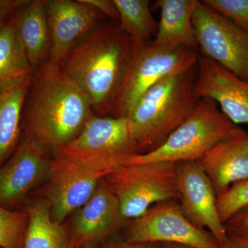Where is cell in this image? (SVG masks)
I'll return each instance as SVG.
<instances>
[{
    "mask_svg": "<svg viewBox=\"0 0 248 248\" xmlns=\"http://www.w3.org/2000/svg\"><path fill=\"white\" fill-rule=\"evenodd\" d=\"M31 87L25 137L58 155L94 115L91 102L61 68L48 62L36 72Z\"/></svg>",
    "mask_w": 248,
    "mask_h": 248,
    "instance_id": "6da1fadb",
    "label": "cell"
},
{
    "mask_svg": "<svg viewBox=\"0 0 248 248\" xmlns=\"http://www.w3.org/2000/svg\"><path fill=\"white\" fill-rule=\"evenodd\" d=\"M136 46L118 25L103 22L62 65V71L84 91L100 117H110Z\"/></svg>",
    "mask_w": 248,
    "mask_h": 248,
    "instance_id": "7a4b0ae2",
    "label": "cell"
},
{
    "mask_svg": "<svg viewBox=\"0 0 248 248\" xmlns=\"http://www.w3.org/2000/svg\"><path fill=\"white\" fill-rule=\"evenodd\" d=\"M196 76L197 66L171 75L135 104L126 119L136 154L161 146L195 110L200 100L195 91Z\"/></svg>",
    "mask_w": 248,
    "mask_h": 248,
    "instance_id": "3957f363",
    "label": "cell"
},
{
    "mask_svg": "<svg viewBox=\"0 0 248 248\" xmlns=\"http://www.w3.org/2000/svg\"><path fill=\"white\" fill-rule=\"evenodd\" d=\"M246 131L231 122L209 98H202L190 116L161 145L149 153L135 154L124 165L197 161L214 146Z\"/></svg>",
    "mask_w": 248,
    "mask_h": 248,
    "instance_id": "277c9868",
    "label": "cell"
},
{
    "mask_svg": "<svg viewBox=\"0 0 248 248\" xmlns=\"http://www.w3.org/2000/svg\"><path fill=\"white\" fill-rule=\"evenodd\" d=\"M105 179L128 221L141 217L155 204L179 200L174 163L124 165Z\"/></svg>",
    "mask_w": 248,
    "mask_h": 248,
    "instance_id": "5b68a950",
    "label": "cell"
},
{
    "mask_svg": "<svg viewBox=\"0 0 248 248\" xmlns=\"http://www.w3.org/2000/svg\"><path fill=\"white\" fill-rule=\"evenodd\" d=\"M199 58L196 50L163 48L153 41L137 45L110 117L127 118L148 90L171 75L197 66Z\"/></svg>",
    "mask_w": 248,
    "mask_h": 248,
    "instance_id": "8992f818",
    "label": "cell"
},
{
    "mask_svg": "<svg viewBox=\"0 0 248 248\" xmlns=\"http://www.w3.org/2000/svg\"><path fill=\"white\" fill-rule=\"evenodd\" d=\"M135 154L126 118L94 115L79 135L58 153L108 175Z\"/></svg>",
    "mask_w": 248,
    "mask_h": 248,
    "instance_id": "52a82bcc",
    "label": "cell"
},
{
    "mask_svg": "<svg viewBox=\"0 0 248 248\" xmlns=\"http://www.w3.org/2000/svg\"><path fill=\"white\" fill-rule=\"evenodd\" d=\"M192 22L200 56L248 81V32L203 1L197 3Z\"/></svg>",
    "mask_w": 248,
    "mask_h": 248,
    "instance_id": "ba28073f",
    "label": "cell"
},
{
    "mask_svg": "<svg viewBox=\"0 0 248 248\" xmlns=\"http://www.w3.org/2000/svg\"><path fill=\"white\" fill-rule=\"evenodd\" d=\"M127 243L177 244L196 248H221L213 234L194 226L183 213L177 200L155 204L124 228Z\"/></svg>",
    "mask_w": 248,
    "mask_h": 248,
    "instance_id": "9c48e42d",
    "label": "cell"
},
{
    "mask_svg": "<svg viewBox=\"0 0 248 248\" xmlns=\"http://www.w3.org/2000/svg\"><path fill=\"white\" fill-rule=\"evenodd\" d=\"M107 176L99 170L58 155L51 160L46 191L45 200L50 205L52 218L62 223L90 200Z\"/></svg>",
    "mask_w": 248,
    "mask_h": 248,
    "instance_id": "30bf717a",
    "label": "cell"
},
{
    "mask_svg": "<svg viewBox=\"0 0 248 248\" xmlns=\"http://www.w3.org/2000/svg\"><path fill=\"white\" fill-rule=\"evenodd\" d=\"M176 183L183 213L196 227L210 232L221 248L228 239L217 208L213 184L197 161L175 164Z\"/></svg>",
    "mask_w": 248,
    "mask_h": 248,
    "instance_id": "8fae6325",
    "label": "cell"
},
{
    "mask_svg": "<svg viewBox=\"0 0 248 248\" xmlns=\"http://www.w3.org/2000/svg\"><path fill=\"white\" fill-rule=\"evenodd\" d=\"M50 30V64L61 68L73 48L105 16L83 0H45Z\"/></svg>",
    "mask_w": 248,
    "mask_h": 248,
    "instance_id": "7c38bea8",
    "label": "cell"
},
{
    "mask_svg": "<svg viewBox=\"0 0 248 248\" xmlns=\"http://www.w3.org/2000/svg\"><path fill=\"white\" fill-rule=\"evenodd\" d=\"M50 163L46 153L24 137L0 166V206L14 210L22 204L32 189L48 179Z\"/></svg>",
    "mask_w": 248,
    "mask_h": 248,
    "instance_id": "4fadbf2b",
    "label": "cell"
},
{
    "mask_svg": "<svg viewBox=\"0 0 248 248\" xmlns=\"http://www.w3.org/2000/svg\"><path fill=\"white\" fill-rule=\"evenodd\" d=\"M117 197L105 178L90 200L78 209L71 232L77 248H99L126 225Z\"/></svg>",
    "mask_w": 248,
    "mask_h": 248,
    "instance_id": "5bb4252c",
    "label": "cell"
},
{
    "mask_svg": "<svg viewBox=\"0 0 248 248\" xmlns=\"http://www.w3.org/2000/svg\"><path fill=\"white\" fill-rule=\"evenodd\" d=\"M195 91L200 99L209 98L218 104L232 123L248 124V81L213 60L200 56Z\"/></svg>",
    "mask_w": 248,
    "mask_h": 248,
    "instance_id": "9a60e30c",
    "label": "cell"
},
{
    "mask_svg": "<svg viewBox=\"0 0 248 248\" xmlns=\"http://www.w3.org/2000/svg\"><path fill=\"white\" fill-rule=\"evenodd\" d=\"M248 133L221 142L197 161L210 179L217 197L248 179Z\"/></svg>",
    "mask_w": 248,
    "mask_h": 248,
    "instance_id": "2e32d148",
    "label": "cell"
},
{
    "mask_svg": "<svg viewBox=\"0 0 248 248\" xmlns=\"http://www.w3.org/2000/svg\"><path fill=\"white\" fill-rule=\"evenodd\" d=\"M197 0H159L161 19L153 43L163 48L198 49L195 29L194 11Z\"/></svg>",
    "mask_w": 248,
    "mask_h": 248,
    "instance_id": "e0dca14e",
    "label": "cell"
},
{
    "mask_svg": "<svg viewBox=\"0 0 248 248\" xmlns=\"http://www.w3.org/2000/svg\"><path fill=\"white\" fill-rule=\"evenodd\" d=\"M18 34L32 70L42 67L50 51V30L45 0H32L15 13Z\"/></svg>",
    "mask_w": 248,
    "mask_h": 248,
    "instance_id": "ac0fdd59",
    "label": "cell"
},
{
    "mask_svg": "<svg viewBox=\"0 0 248 248\" xmlns=\"http://www.w3.org/2000/svg\"><path fill=\"white\" fill-rule=\"evenodd\" d=\"M15 13L0 27V93L33 79L34 71L18 34Z\"/></svg>",
    "mask_w": 248,
    "mask_h": 248,
    "instance_id": "d6986e66",
    "label": "cell"
},
{
    "mask_svg": "<svg viewBox=\"0 0 248 248\" xmlns=\"http://www.w3.org/2000/svg\"><path fill=\"white\" fill-rule=\"evenodd\" d=\"M29 220L23 248H78L71 232L52 218L46 200L27 207Z\"/></svg>",
    "mask_w": 248,
    "mask_h": 248,
    "instance_id": "ffe728a7",
    "label": "cell"
},
{
    "mask_svg": "<svg viewBox=\"0 0 248 248\" xmlns=\"http://www.w3.org/2000/svg\"><path fill=\"white\" fill-rule=\"evenodd\" d=\"M32 81L0 93V166L18 146L22 111Z\"/></svg>",
    "mask_w": 248,
    "mask_h": 248,
    "instance_id": "44dd1931",
    "label": "cell"
},
{
    "mask_svg": "<svg viewBox=\"0 0 248 248\" xmlns=\"http://www.w3.org/2000/svg\"><path fill=\"white\" fill-rule=\"evenodd\" d=\"M119 14L121 31L127 34L136 45L152 42L158 30L148 0H114Z\"/></svg>",
    "mask_w": 248,
    "mask_h": 248,
    "instance_id": "7402d4cb",
    "label": "cell"
},
{
    "mask_svg": "<svg viewBox=\"0 0 248 248\" xmlns=\"http://www.w3.org/2000/svg\"><path fill=\"white\" fill-rule=\"evenodd\" d=\"M28 220L27 208L14 210L0 206V248H23Z\"/></svg>",
    "mask_w": 248,
    "mask_h": 248,
    "instance_id": "603a6c76",
    "label": "cell"
},
{
    "mask_svg": "<svg viewBox=\"0 0 248 248\" xmlns=\"http://www.w3.org/2000/svg\"><path fill=\"white\" fill-rule=\"evenodd\" d=\"M248 205V179L236 183L226 192L217 197V208L223 223Z\"/></svg>",
    "mask_w": 248,
    "mask_h": 248,
    "instance_id": "cb8c5ba5",
    "label": "cell"
},
{
    "mask_svg": "<svg viewBox=\"0 0 248 248\" xmlns=\"http://www.w3.org/2000/svg\"><path fill=\"white\" fill-rule=\"evenodd\" d=\"M203 1L248 32V0H205Z\"/></svg>",
    "mask_w": 248,
    "mask_h": 248,
    "instance_id": "d4e9b609",
    "label": "cell"
},
{
    "mask_svg": "<svg viewBox=\"0 0 248 248\" xmlns=\"http://www.w3.org/2000/svg\"><path fill=\"white\" fill-rule=\"evenodd\" d=\"M224 225L228 234L248 239V205L234 213Z\"/></svg>",
    "mask_w": 248,
    "mask_h": 248,
    "instance_id": "484cf974",
    "label": "cell"
},
{
    "mask_svg": "<svg viewBox=\"0 0 248 248\" xmlns=\"http://www.w3.org/2000/svg\"><path fill=\"white\" fill-rule=\"evenodd\" d=\"M29 0H0V27L7 22L10 17Z\"/></svg>",
    "mask_w": 248,
    "mask_h": 248,
    "instance_id": "4316f807",
    "label": "cell"
},
{
    "mask_svg": "<svg viewBox=\"0 0 248 248\" xmlns=\"http://www.w3.org/2000/svg\"><path fill=\"white\" fill-rule=\"evenodd\" d=\"M107 17L119 19L118 11L114 0H83Z\"/></svg>",
    "mask_w": 248,
    "mask_h": 248,
    "instance_id": "83f0119b",
    "label": "cell"
},
{
    "mask_svg": "<svg viewBox=\"0 0 248 248\" xmlns=\"http://www.w3.org/2000/svg\"><path fill=\"white\" fill-rule=\"evenodd\" d=\"M99 248H163L158 243H127L124 241L106 243Z\"/></svg>",
    "mask_w": 248,
    "mask_h": 248,
    "instance_id": "f1b7e54d",
    "label": "cell"
},
{
    "mask_svg": "<svg viewBox=\"0 0 248 248\" xmlns=\"http://www.w3.org/2000/svg\"><path fill=\"white\" fill-rule=\"evenodd\" d=\"M228 239L222 248H248V239L228 234Z\"/></svg>",
    "mask_w": 248,
    "mask_h": 248,
    "instance_id": "f546056e",
    "label": "cell"
},
{
    "mask_svg": "<svg viewBox=\"0 0 248 248\" xmlns=\"http://www.w3.org/2000/svg\"><path fill=\"white\" fill-rule=\"evenodd\" d=\"M163 248H196L191 247V246H185V245L177 244H170V243H165L161 244Z\"/></svg>",
    "mask_w": 248,
    "mask_h": 248,
    "instance_id": "4dcf8cb0",
    "label": "cell"
},
{
    "mask_svg": "<svg viewBox=\"0 0 248 248\" xmlns=\"http://www.w3.org/2000/svg\"><path fill=\"white\" fill-rule=\"evenodd\" d=\"M82 248H99L95 247V246H84V247H83Z\"/></svg>",
    "mask_w": 248,
    "mask_h": 248,
    "instance_id": "1f68e13d",
    "label": "cell"
},
{
    "mask_svg": "<svg viewBox=\"0 0 248 248\" xmlns=\"http://www.w3.org/2000/svg\"><path fill=\"white\" fill-rule=\"evenodd\" d=\"M246 143H247V146H248V133L247 139H246Z\"/></svg>",
    "mask_w": 248,
    "mask_h": 248,
    "instance_id": "d6a6232c",
    "label": "cell"
},
{
    "mask_svg": "<svg viewBox=\"0 0 248 248\" xmlns=\"http://www.w3.org/2000/svg\"></svg>",
    "mask_w": 248,
    "mask_h": 248,
    "instance_id": "836d02e7",
    "label": "cell"
}]
</instances>
